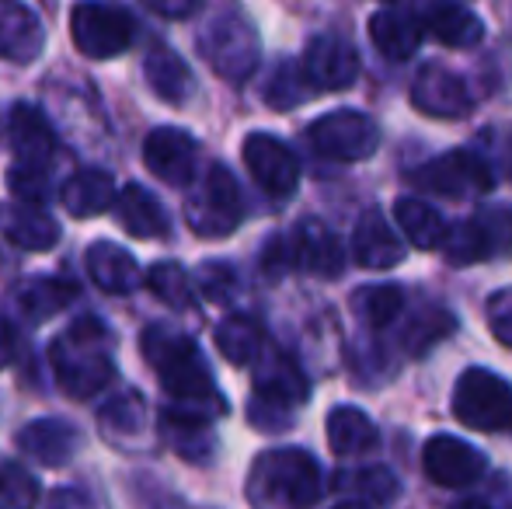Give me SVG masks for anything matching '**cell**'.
Wrapping results in <instances>:
<instances>
[{
  "label": "cell",
  "mask_w": 512,
  "mask_h": 509,
  "mask_svg": "<svg viewBox=\"0 0 512 509\" xmlns=\"http://www.w3.org/2000/svg\"><path fill=\"white\" fill-rule=\"evenodd\" d=\"M140 353L157 374L164 394L171 398L168 412L192 419H220L227 412V398L216 391L213 370L206 367L199 346L185 332L168 325H150L140 335Z\"/></svg>",
  "instance_id": "6da1fadb"
},
{
  "label": "cell",
  "mask_w": 512,
  "mask_h": 509,
  "mask_svg": "<svg viewBox=\"0 0 512 509\" xmlns=\"http://www.w3.org/2000/svg\"><path fill=\"white\" fill-rule=\"evenodd\" d=\"M112 332L98 318H77L60 339L49 346V363L70 398L84 401L98 394L115 377V356H112Z\"/></svg>",
  "instance_id": "7a4b0ae2"
},
{
  "label": "cell",
  "mask_w": 512,
  "mask_h": 509,
  "mask_svg": "<svg viewBox=\"0 0 512 509\" xmlns=\"http://www.w3.org/2000/svg\"><path fill=\"white\" fill-rule=\"evenodd\" d=\"M324 492L321 464L297 447L265 450L248 475L251 509H310Z\"/></svg>",
  "instance_id": "3957f363"
},
{
  "label": "cell",
  "mask_w": 512,
  "mask_h": 509,
  "mask_svg": "<svg viewBox=\"0 0 512 509\" xmlns=\"http://www.w3.org/2000/svg\"><path fill=\"white\" fill-rule=\"evenodd\" d=\"M196 49L206 67L230 84H244L258 70L262 42L248 11L237 0H216L196 32Z\"/></svg>",
  "instance_id": "277c9868"
},
{
  "label": "cell",
  "mask_w": 512,
  "mask_h": 509,
  "mask_svg": "<svg viewBox=\"0 0 512 509\" xmlns=\"http://www.w3.org/2000/svg\"><path fill=\"white\" fill-rule=\"evenodd\" d=\"M310 398V384L293 356L269 349L255 360V398L248 405L251 426L262 433H283L293 426V412Z\"/></svg>",
  "instance_id": "5b68a950"
},
{
  "label": "cell",
  "mask_w": 512,
  "mask_h": 509,
  "mask_svg": "<svg viewBox=\"0 0 512 509\" xmlns=\"http://www.w3.org/2000/svg\"><path fill=\"white\" fill-rule=\"evenodd\" d=\"M453 415L478 433H512V387L485 367H471L453 387Z\"/></svg>",
  "instance_id": "8992f818"
},
{
  "label": "cell",
  "mask_w": 512,
  "mask_h": 509,
  "mask_svg": "<svg viewBox=\"0 0 512 509\" xmlns=\"http://www.w3.org/2000/svg\"><path fill=\"white\" fill-rule=\"evenodd\" d=\"M70 35L88 60H115L133 46L136 18L112 0H81L70 11Z\"/></svg>",
  "instance_id": "52a82bcc"
},
{
  "label": "cell",
  "mask_w": 512,
  "mask_h": 509,
  "mask_svg": "<svg viewBox=\"0 0 512 509\" xmlns=\"http://www.w3.org/2000/svg\"><path fill=\"white\" fill-rule=\"evenodd\" d=\"M443 252L453 265L492 262L512 252V206L488 203L474 210L464 224L450 227L443 241Z\"/></svg>",
  "instance_id": "ba28073f"
},
{
  "label": "cell",
  "mask_w": 512,
  "mask_h": 509,
  "mask_svg": "<svg viewBox=\"0 0 512 509\" xmlns=\"http://www.w3.org/2000/svg\"><path fill=\"white\" fill-rule=\"evenodd\" d=\"M244 217V199L237 189V178L230 175L223 164H213L206 171L199 192L185 199V220H189L192 234L199 238H227L241 227Z\"/></svg>",
  "instance_id": "9c48e42d"
},
{
  "label": "cell",
  "mask_w": 512,
  "mask_h": 509,
  "mask_svg": "<svg viewBox=\"0 0 512 509\" xmlns=\"http://www.w3.org/2000/svg\"><path fill=\"white\" fill-rule=\"evenodd\" d=\"M411 185L446 199H467L495 189V171L474 150H446L411 171Z\"/></svg>",
  "instance_id": "30bf717a"
},
{
  "label": "cell",
  "mask_w": 512,
  "mask_h": 509,
  "mask_svg": "<svg viewBox=\"0 0 512 509\" xmlns=\"http://www.w3.org/2000/svg\"><path fill=\"white\" fill-rule=\"evenodd\" d=\"M310 147L317 150L328 161H366V157L377 154L380 147V126L373 123L366 112L356 109H338L328 116L314 119L307 129Z\"/></svg>",
  "instance_id": "8fae6325"
},
{
  "label": "cell",
  "mask_w": 512,
  "mask_h": 509,
  "mask_svg": "<svg viewBox=\"0 0 512 509\" xmlns=\"http://www.w3.org/2000/svg\"><path fill=\"white\" fill-rule=\"evenodd\" d=\"M241 157L248 164V175L255 185L272 199H290L300 185V161L279 136L251 133L241 147Z\"/></svg>",
  "instance_id": "7c38bea8"
},
{
  "label": "cell",
  "mask_w": 512,
  "mask_h": 509,
  "mask_svg": "<svg viewBox=\"0 0 512 509\" xmlns=\"http://www.w3.org/2000/svg\"><path fill=\"white\" fill-rule=\"evenodd\" d=\"M300 70H304L307 84L314 91H345L359 77V53L349 39L324 32L307 42Z\"/></svg>",
  "instance_id": "4fadbf2b"
},
{
  "label": "cell",
  "mask_w": 512,
  "mask_h": 509,
  "mask_svg": "<svg viewBox=\"0 0 512 509\" xmlns=\"http://www.w3.org/2000/svg\"><path fill=\"white\" fill-rule=\"evenodd\" d=\"M143 164H147L164 185L185 189V185H192L196 168H199L196 136L178 126H157L154 133L143 140Z\"/></svg>",
  "instance_id": "5bb4252c"
},
{
  "label": "cell",
  "mask_w": 512,
  "mask_h": 509,
  "mask_svg": "<svg viewBox=\"0 0 512 509\" xmlns=\"http://www.w3.org/2000/svg\"><path fill=\"white\" fill-rule=\"evenodd\" d=\"M422 468L425 478L443 485V489H467L485 475L488 461L478 447L464 443L460 436L439 433L422 447Z\"/></svg>",
  "instance_id": "9a60e30c"
},
{
  "label": "cell",
  "mask_w": 512,
  "mask_h": 509,
  "mask_svg": "<svg viewBox=\"0 0 512 509\" xmlns=\"http://www.w3.org/2000/svg\"><path fill=\"white\" fill-rule=\"evenodd\" d=\"M4 136L18 168L49 171V161L56 154V129L46 119V112L28 102H14L4 116Z\"/></svg>",
  "instance_id": "2e32d148"
},
{
  "label": "cell",
  "mask_w": 512,
  "mask_h": 509,
  "mask_svg": "<svg viewBox=\"0 0 512 509\" xmlns=\"http://www.w3.org/2000/svg\"><path fill=\"white\" fill-rule=\"evenodd\" d=\"M411 105L429 119H460L471 112V91L457 70L425 63L411 84Z\"/></svg>",
  "instance_id": "e0dca14e"
},
{
  "label": "cell",
  "mask_w": 512,
  "mask_h": 509,
  "mask_svg": "<svg viewBox=\"0 0 512 509\" xmlns=\"http://www.w3.org/2000/svg\"><path fill=\"white\" fill-rule=\"evenodd\" d=\"M98 429L112 447L119 450H147L154 443V429H150V408L147 398L136 391H122L112 401H105L98 412Z\"/></svg>",
  "instance_id": "ac0fdd59"
},
{
  "label": "cell",
  "mask_w": 512,
  "mask_h": 509,
  "mask_svg": "<svg viewBox=\"0 0 512 509\" xmlns=\"http://www.w3.org/2000/svg\"><path fill=\"white\" fill-rule=\"evenodd\" d=\"M290 245V265L293 269L314 272L321 279H338L345 269V248L335 238L331 227H324L321 220H304L293 227V234H286Z\"/></svg>",
  "instance_id": "d6986e66"
},
{
  "label": "cell",
  "mask_w": 512,
  "mask_h": 509,
  "mask_svg": "<svg viewBox=\"0 0 512 509\" xmlns=\"http://www.w3.org/2000/svg\"><path fill=\"white\" fill-rule=\"evenodd\" d=\"M18 450L32 461L46 464V468H63V464L74 461V454L81 450V433H77L74 422L67 419H35L28 426L18 429L14 436Z\"/></svg>",
  "instance_id": "ffe728a7"
},
{
  "label": "cell",
  "mask_w": 512,
  "mask_h": 509,
  "mask_svg": "<svg viewBox=\"0 0 512 509\" xmlns=\"http://www.w3.org/2000/svg\"><path fill=\"white\" fill-rule=\"evenodd\" d=\"M46 49V28L39 14L21 0H0V60L7 63H35Z\"/></svg>",
  "instance_id": "44dd1931"
},
{
  "label": "cell",
  "mask_w": 512,
  "mask_h": 509,
  "mask_svg": "<svg viewBox=\"0 0 512 509\" xmlns=\"http://www.w3.org/2000/svg\"><path fill=\"white\" fill-rule=\"evenodd\" d=\"M0 234L21 252H49L60 241V224L35 203H0Z\"/></svg>",
  "instance_id": "7402d4cb"
},
{
  "label": "cell",
  "mask_w": 512,
  "mask_h": 509,
  "mask_svg": "<svg viewBox=\"0 0 512 509\" xmlns=\"http://www.w3.org/2000/svg\"><path fill=\"white\" fill-rule=\"evenodd\" d=\"M112 210H115V217H119L122 231L140 241H164L171 234L168 210H164L161 199L150 189H143L140 182H129L126 189L115 196Z\"/></svg>",
  "instance_id": "603a6c76"
},
{
  "label": "cell",
  "mask_w": 512,
  "mask_h": 509,
  "mask_svg": "<svg viewBox=\"0 0 512 509\" xmlns=\"http://www.w3.org/2000/svg\"><path fill=\"white\" fill-rule=\"evenodd\" d=\"M352 258L363 269H394L405 262V245L380 210H366L352 231Z\"/></svg>",
  "instance_id": "cb8c5ba5"
},
{
  "label": "cell",
  "mask_w": 512,
  "mask_h": 509,
  "mask_svg": "<svg viewBox=\"0 0 512 509\" xmlns=\"http://www.w3.org/2000/svg\"><path fill=\"white\" fill-rule=\"evenodd\" d=\"M143 74H147L150 91L168 105H185L196 95V77H192L189 63L164 42L150 46V53L143 56Z\"/></svg>",
  "instance_id": "d4e9b609"
},
{
  "label": "cell",
  "mask_w": 512,
  "mask_h": 509,
  "mask_svg": "<svg viewBox=\"0 0 512 509\" xmlns=\"http://www.w3.org/2000/svg\"><path fill=\"white\" fill-rule=\"evenodd\" d=\"M84 265H88V276L98 290L105 293H133L140 290L143 283V269L126 248L112 245V241H95L84 255Z\"/></svg>",
  "instance_id": "484cf974"
},
{
  "label": "cell",
  "mask_w": 512,
  "mask_h": 509,
  "mask_svg": "<svg viewBox=\"0 0 512 509\" xmlns=\"http://www.w3.org/2000/svg\"><path fill=\"white\" fill-rule=\"evenodd\" d=\"M425 28L429 35H436V42L450 49H474L485 39V21L464 4H453V0H439L425 11Z\"/></svg>",
  "instance_id": "4316f807"
},
{
  "label": "cell",
  "mask_w": 512,
  "mask_h": 509,
  "mask_svg": "<svg viewBox=\"0 0 512 509\" xmlns=\"http://www.w3.org/2000/svg\"><path fill=\"white\" fill-rule=\"evenodd\" d=\"M328 447L338 457H363L380 447V433L363 408L338 405L328 412Z\"/></svg>",
  "instance_id": "83f0119b"
},
{
  "label": "cell",
  "mask_w": 512,
  "mask_h": 509,
  "mask_svg": "<svg viewBox=\"0 0 512 509\" xmlns=\"http://www.w3.org/2000/svg\"><path fill=\"white\" fill-rule=\"evenodd\" d=\"M115 196H119V192H115V178L102 168L77 171V175L60 189L63 210H67L70 217H84V220L112 210Z\"/></svg>",
  "instance_id": "f1b7e54d"
},
{
  "label": "cell",
  "mask_w": 512,
  "mask_h": 509,
  "mask_svg": "<svg viewBox=\"0 0 512 509\" xmlns=\"http://www.w3.org/2000/svg\"><path fill=\"white\" fill-rule=\"evenodd\" d=\"M370 39L387 60L405 63L418 53V46H422V39H425V28H422V21H415L411 14L394 11L391 7V11H377L370 18Z\"/></svg>",
  "instance_id": "f546056e"
},
{
  "label": "cell",
  "mask_w": 512,
  "mask_h": 509,
  "mask_svg": "<svg viewBox=\"0 0 512 509\" xmlns=\"http://www.w3.org/2000/svg\"><path fill=\"white\" fill-rule=\"evenodd\" d=\"M394 217H398L401 234H405L418 252H436V248L443 252L450 224H446V217L436 206H429L425 199H415V196H401L398 203H394Z\"/></svg>",
  "instance_id": "4dcf8cb0"
},
{
  "label": "cell",
  "mask_w": 512,
  "mask_h": 509,
  "mask_svg": "<svg viewBox=\"0 0 512 509\" xmlns=\"http://www.w3.org/2000/svg\"><path fill=\"white\" fill-rule=\"evenodd\" d=\"M349 304H352V314H356L366 328L384 332V328L394 325V321L401 318V311H405V293H401V286H391V283H370V286H359Z\"/></svg>",
  "instance_id": "1f68e13d"
},
{
  "label": "cell",
  "mask_w": 512,
  "mask_h": 509,
  "mask_svg": "<svg viewBox=\"0 0 512 509\" xmlns=\"http://www.w3.org/2000/svg\"><path fill=\"white\" fill-rule=\"evenodd\" d=\"M81 293V286L70 283V279H60V276H42V279H32V283L21 286L18 293V304L25 311V318L32 321H49L53 314H60L63 307H70Z\"/></svg>",
  "instance_id": "d6a6232c"
},
{
  "label": "cell",
  "mask_w": 512,
  "mask_h": 509,
  "mask_svg": "<svg viewBox=\"0 0 512 509\" xmlns=\"http://www.w3.org/2000/svg\"><path fill=\"white\" fill-rule=\"evenodd\" d=\"M161 426H164V436H168V443L185 457V461L206 464L209 457H213L216 440H213V429H209L213 422L192 419V415H178V412H168V408H164Z\"/></svg>",
  "instance_id": "836d02e7"
},
{
  "label": "cell",
  "mask_w": 512,
  "mask_h": 509,
  "mask_svg": "<svg viewBox=\"0 0 512 509\" xmlns=\"http://www.w3.org/2000/svg\"><path fill=\"white\" fill-rule=\"evenodd\" d=\"M216 349L223 353V360L234 363V367H251V363L262 356L265 335L258 328V321L234 314V318H223L216 325Z\"/></svg>",
  "instance_id": "e575fe53"
},
{
  "label": "cell",
  "mask_w": 512,
  "mask_h": 509,
  "mask_svg": "<svg viewBox=\"0 0 512 509\" xmlns=\"http://www.w3.org/2000/svg\"><path fill=\"white\" fill-rule=\"evenodd\" d=\"M314 95H317V91L307 84V77H304V70H300L297 60H279L276 67H272L265 88H262L265 105H269V109H276V112L297 109V105L310 102Z\"/></svg>",
  "instance_id": "d590c367"
},
{
  "label": "cell",
  "mask_w": 512,
  "mask_h": 509,
  "mask_svg": "<svg viewBox=\"0 0 512 509\" xmlns=\"http://www.w3.org/2000/svg\"><path fill=\"white\" fill-rule=\"evenodd\" d=\"M143 283H147V290L154 293L157 300H164L168 307H178V311L196 304L189 272H185L178 262H154L147 272H143Z\"/></svg>",
  "instance_id": "8d00e7d4"
},
{
  "label": "cell",
  "mask_w": 512,
  "mask_h": 509,
  "mask_svg": "<svg viewBox=\"0 0 512 509\" xmlns=\"http://www.w3.org/2000/svg\"><path fill=\"white\" fill-rule=\"evenodd\" d=\"M338 489H352L359 496V503H394L401 492L398 478L391 475L387 468H380V464H373V468H359V471H342V475L335 478Z\"/></svg>",
  "instance_id": "74e56055"
},
{
  "label": "cell",
  "mask_w": 512,
  "mask_h": 509,
  "mask_svg": "<svg viewBox=\"0 0 512 509\" xmlns=\"http://www.w3.org/2000/svg\"><path fill=\"white\" fill-rule=\"evenodd\" d=\"M453 328H457V321H453L446 311H439V307H432V311L418 314V318L411 321L408 335H405V346H408V353H411V356H422V353H429V349L436 346L439 339H446V335H450Z\"/></svg>",
  "instance_id": "f35d334b"
},
{
  "label": "cell",
  "mask_w": 512,
  "mask_h": 509,
  "mask_svg": "<svg viewBox=\"0 0 512 509\" xmlns=\"http://www.w3.org/2000/svg\"><path fill=\"white\" fill-rule=\"evenodd\" d=\"M39 482L21 464H0V509H35Z\"/></svg>",
  "instance_id": "ab89813d"
},
{
  "label": "cell",
  "mask_w": 512,
  "mask_h": 509,
  "mask_svg": "<svg viewBox=\"0 0 512 509\" xmlns=\"http://www.w3.org/2000/svg\"><path fill=\"white\" fill-rule=\"evenodd\" d=\"M199 290H203L209 300L223 304V300L234 297V290H237V272L230 269L227 262H206L203 269H199Z\"/></svg>",
  "instance_id": "60d3db41"
},
{
  "label": "cell",
  "mask_w": 512,
  "mask_h": 509,
  "mask_svg": "<svg viewBox=\"0 0 512 509\" xmlns=\"http://www.w3.org/2000/svg\"><path fill=\"white\" fill-rule=\"evenodd\" d=\"M485 318H488V328L495 332V339L512 349V286L495 290L492 297H488Z\"/></svg>",
  "instance_id": "b9f144b4"
},
{
  "label": "cell",
  "mask_w": 512,
  "mask_h": 509,
  "mask_svg": "<svg viewBox=\"0 0 512 509\" xmlns=\"http://www.w3.org/2000/svg\"><path fill=\"white\" fill-rule=\"evenodd\" d=\"M11 189L18 192V203H35V206H39L42 199L49 196V171H42V168H18V164H14Z\"/></svg>",
  "instance_id": "7bdbcfd3"
},
{
  "label": "cell",
  "mask_w": 512,
  "mask_h": 509,
  "mask_svg": "<svg viewBox=\"0 0 512 509\" xmlns=\"http://www.w3.org/2000/svg\"><path fill=\"white\" fill-rule=\"evenodd\" d=\"M46 509H98V503L84 489L67 485V489H56L53 496L46 499Z\"/></svg>",
  "instance_id": "ee69618b"
},
{
  "label": "cell",
  "mask_w": 512,
  "mask_h": 509,
  "mask_svg": "<svg viewBox=\"0 0 512 509\" xmlns=\"http://www.w3.org/2000/svg\"><path fill=\"white\" fill-rule=\"evenodd\" d=\"M143 7H150L161 18H192L203 7V0H143Z\"/></svg>",
  "instance_id": "f6af8a7d"
},
{
  "label": "cell",
  "mask_w": 512,
  "mask_h": 509,
  "mask_svg": "<svg viewBox=\"0 0 512 509\" xmlns=\"http://www.w3.org/2000/svg\"><path fill=\"white\" fill-rule=\"evenodd\" d=\"M18 349H21V339H18V332H14V325L0 318V370L11 367Z\"/></svg>",
  "instance_id": "bcb514c9"
},
{
  "label": "cell",
  "mask_w": 512,
  "mask_h": 509,
  "mask_svg": "<svg viewBox=\"0 0 512 509\" xmlns=\"http://www.w3.org/2000/svg\"><path fill=\"white\" fill-rule=\"evenodd\" d=\"M143 509H192V506H185L182 499H175V496H157L154 489L143 496Z\"/></svg>",
  "instance_id": "7dc6e473"
},
{
  "label": "cell",
  "mask_w": 512,
  "mask_h": 509,
  "mask_svg": "<svg viewBox=\"0 0 512 509\" xmlns=\"http://www.w3.org/2000/svg\"><path fill=\"white\" fill-rule=\"evenodd\" d=\"M450 509H492L485 503V499H460V503H453Z\"/></svg>",
  "instance_id": "c3c4849f"
},
{
  "label": "cell",
  "mask_w": 512,
  "mask_h": 509,
  "mask_svg": "<svg viewBox=\"0 0 512 509\" xmlns=\"http://www.w3.org/2000/svg\"><path fill=\"white\" fill-rule=\"evenodd\" d=\"M331 509H370V503H359V499H349V503H338Z\"/></svg>",
  "instance_id": "681fc988"
},
{
  "label": "cell",
  "mask_w": 512,
  "mask_h": 509,
  "mask_svg": "<svg viewBox=\"0 0 512 509\" xmlns=\"http://www.w3.org/2000/svg\"><path fill=\"white\" fill-rule=\"evenodd\" d=\"M509 175H512V150H509Z\"/></svg>",
  "instance_id": "f907efd6"
},
{
  "label": "cell",
  "mask_w": 512,
  "mask_h": 509,
  "mask_svg": "<svg viewBox=\"0 0 512 509\" xmlns=\"http://www.w3.org/2000/svg\"><path fill=\"white\" fill-rule=\"evenodd\" d=\"M384 4H401V0H384Z\"/></svg>",
  "instance_id": "816d5d0a"
}]
</instances>
